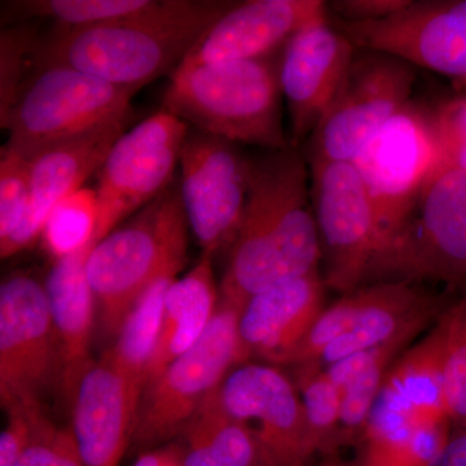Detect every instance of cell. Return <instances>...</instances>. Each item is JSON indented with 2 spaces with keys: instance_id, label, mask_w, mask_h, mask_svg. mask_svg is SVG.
<instances>
[{
  "instance_id": "2e32d148",
  "label": "cell",
  "mask_w": 466,
  "mask_h": 466,
  "mask_svg": "<svg viewBox=\"0 0 466 466\" xmlns=\"http://www.w3.org/2000/svg\"><path fill=\"white\" fill-rule=\"evenodd\" d=\"M329 20L355 47L394 55L466 90V0H410L392 16L368 23Z\"/></svg>"
},
{
  "instance_id": "44dd1931",
  "label": "cell",
  "mask_w": 466,
  "mask_h": 466,
  "mask_svg": "<svg viewBox=\"0 0 466 466\" xmlns=\"http://www.w3.org/2000/svg\"><path fill=\"white\" fill-rule=\"evenodd\" d=\"M130 118L119 119L46 150L30 161V202L25 219L17 232L5 244L0 245V257L7 259L29 249L42 236L46 220L58 202L84 188V184L101 165L126 133Z\"/></svg>"
},
{
  "instance_id": "d590c367",
  "label": "cell",
  "mask_w": 466,
  "mask_h": 466,
  "mask_svg": "<svg viewBox=\"0 0 466 466\" xmlns=\"http://www.w3.org/2000/svg\"><path fill=\"white\" fill-rule=\"evenodd\" d=\"M410 0H336L328 3L330 16L346 23L382 20L410 5Z\"/></svg>"
},
{
  "instance_id": "f35d334b",
  "label": "cell",
  "mask_w": 466,
  "mask_h": 466,
  "mask_svg": "<svg viewBox=\"0 0 466 466\" xmlns=\"http://www.w3.org/2000/svg\"><path fill=\"white\" fill-rule=\"evenodd\" d=\"M134 466H183L182 446L167 444L144 453Z\"/></svg>"
},
{
  "instance_id": "603a6c76",
  "label": "cell",
  "mask_w": 466,
  "mask_h": 466,
  "mask_svg": "<svg viewBox=\"0 0 466 466\" xmlns=\"http://www.w3.org/2000/svg\"><path fill=\"white\" fill-rule=\"evenodd\" d=\"M95 245L54 260L45 288L60 357L61 379L67 397L91 363L90 341L96 300L87 278L88 256Z\"/></svg>"
},
{
  "instance_id": "7a4b0ae2",
  "label": "cell",
  "mask_w": 466,
  "mask_h": 466,
  "mask_svg": "<svg viewBox=\"0 0 466 466\" xmlns=\"http://www.w3.org/2000/svg\"><path fill=\"white\" fill-rule=\"evenodd\" d=\"M235 2L156 0L146 11L85 27L55 26L38 36L33 73L67 66L137 92L173 75L198 39Z\"/></svg>"
},
{
  "instance_id": "30bf717a",
  "label": "cell",
  "mask_w": 466,
  "mask_h": 466,
  "mask_svg": "<svg viewBox=\"0 0 466 466\" xmlns=\"http://www.w3.org/2000/svg\"><path fill=\"white\" fill-rule=\"evenodd\" d=\"M189 126L161 109L126 131L99 170L95 245L167 191Z\"/></svg>"
},
{
  "instance_id": "6da1fadb",
  "label": "cell",
  "mask_w": 466,
  "mask_h": 466,
  "mask_svg": "<svg viewBox=\"0 0 466 466\" xmlns=\"http://www.w3.org/2000/svg\"><path fill=\"white\" fill-rule=\"evenodd\" d=\"M228 257L219 299L241 309L276 284L319 272L323 251L299 147L250 158L247 205Z\"/></svg>"
},
{
  "instance_id": "ac0fdd59",
  "label": "cell",
  "mask_w": 466,
  "mask_h": 466,
  "mask_svg": "<svg viewBox=\"0 0 466 466\" xmlns=\"http://www.w3.org/2000/svg\"><path fill=\"white\" fill-rule=\"evenodd\" d=\"M143 388L106 352L92 360L70 394L76 450L84 466H118L131 443Z\"/></svg>"
},
{
  "instance_id": "83f0119b",
  "label": "cell",
  "mask_w": 466,
  "mask_h": 466,
  "mask_svg": "<svg viewBox=\"0 0 466 466\" xmlns=\"http://www.w3.org/2000/svg\"><path fill=\"white\" fill-rule=\"evenodd\" d=\"M97 225L96 191L81 188L52 208L41 240L52 259L66 258L95 245Z\"/></svg>"
},
{
  "instance_id": "484cf974",
  "label": "cell",
  "mask_w": 466,
  "mask_h": 466,
  "mask_svg": "<svg viewBox=\"0 0 466 466\" xmlns=\"http://www.w3.org/2000/svg\"><path fill=\"white\" fill-rule=\"evenodd\" d=\"M156 0H24L8 2L3 17L11 21L48 18L54 26L85 27L146 11Z\"/></svg>"
},
{
  "instance_id": "5b68a950",
  "label": "cell",
  "mask_w": 466,
  "mask_h": 466,
  "mask_svg": "<svg viewBox=\"0 0 466 466\" xmlns=\"http://www.w3.org/2000/svg\"><path fill=\"white\" fill-rule=\"evenodd\" d=\"M466 284V171H435L403 225L368 265L363 285Z\"/></svg>"
},
{
  "instance_id": "ba28073f",
  "label": "cell",
  "mask_w": 466,
  "mask_h": 466,
  "mask_svg": "<svg viewBox=\"0 0 466 466\" xmlns=\"http://www.w3.org/2000/svg\"><path fill=\"white\" fill-rule=\"evenodd\" d=\"M416 66L358 48L336 96L306 142L308 162H352L380 128L410 103Z\"/></svg>"
},
{
  "instance_id": "cb8c5ba5",
  "label": "cell",
  "mask_w": 466,
  "mask_h": 466,
  "mask_svg": "<svg viewBox=\"0 0 466 466\" xmlns=\"http://www.w3.org/2000/svg\"><path fill=\"white\" fill-rule=\"evenodd\" d=\"M211 259L213 257L202 254L198 265L168 288L161 330L150 360L147 383L155 380L171 361L193 348L216 314L219 290L214 281Z\"/></svg>"
},
{
  "instance_id": "836d02e7",
  "label": "cell",
  "mask_w": 466,
  "mask_h": 466,
  "mask_svg": "<svg viewBox=\"0 0 466 466\" xmlns=\"http://www.w3.org/2000/svg\"><path fill=\"white\" fill-rule=\"evenodd\" d=\"M433 121L441 165L466 171V96L441 101Z\"/></svg>"
},
{
  "instance_id": "f1b7e54d",
  "label": "cell",
  "mask_w": 466,
  "mask_h": 466,
  "mask_svg": "<svg viewBox=\"0 0 466 466\" xmlns=\"http://www.w3.org/2000/svg\"><path fill=\"white\" fill-rule=\"evenodd\" d=\"M294 383L299 389L318 452L325 455L336 452L341 447V389L329 379L323 368L315 364L297 366Z\"/></svg>"
},
{
  "instance_id": "d6a6232c",
  "label": "cell",
  "mask_w": 466,
  "mask_h": 466,
  "mask_svg": "<svg viewBox=\"0 0 466 466\" xmlns=\"http://www.w3.org/2000/svg\"><path fill=\"white\" fill-rule=\"evenodd\" d=\"M12 466H84L72 429L43 420L25 452Z\"/></svg>"
},
{
  "instance_id": "4dcf8cb0",
  "label": "cell",
  "mask_w": 466,
  "mask_h": 466,
  "mask_svg": "<svg viewBox=\"0 0 466 466\" xmlns=\"http://www.w3.org/2000/svg\"><path fill=\"white\" fill-rule=\"evenodd\" d=\"M38 34L33 26L3 27L0 36V124H7L8 116L20 97L33 67L32 57Z\"/></svg>"
},
{
  "instance_id": "f546056e",
  "label": "cell",
  "mask_w": 466,
  "mask_h": 466,
  "mask_svg": "<svg viewBox=\"0 0 466 466\" xmlns=\"http://www.w3.org/2000/svg\"><path fill=\"white\" fill-rule=\"evenodd\" d=\"M441 318L446 325L444 401L451 424L459 431L466 429V291Z\"/></svg>"
},
{
  "instance_id": "74e56055",
  "label": "cell",
  "mask_w": 466,
  "mask_h": 466,
  "mask_svg": "<svg viewBox=\"0 0 466 466\" xmlns=\"http://www.w3.org/2000/svg\"><path fill=\"white\" fill-rule=\"evenodd\" d=\"M426 466H466V429L451 434L441 452Z\"/></svg>"
},
{
  "instance_id": "7c38bea8",
  "label": "cell",
  "mask_w": 466,
  "mask_h": 466,
  "mask_svg": "<svg viewBox=\"0 0 466 466\" xmlns=\"http://www.w3.org/2000/svg\"><path fill=\"white\" fill-rule=\"evenodd\" d=\"M309 167L324 283L345 296L363 285L368 265L379 249L375 210L351 162H309Z\"/></svg>"
},
{
  "instance_id": "4316f807",
  "label": "cell",
  "mask_w": 466,
  "mask_h": 466,
  "mask_svg": "<svg viewBox=\"0 0 466 466\" xmlns=\"http://www.w3.org/2000/svg\"><path fill=\"white\" fill-rule=\"evenodd\" d=\"M217 390L208 395L187 426L201 435L223 465L263 466L256 437L247 425L227 412Z\"/></svg>"
},
{
  "instance_id": "277c9868",
  "label": "cell",
  "mask_w": 466,
  "mask_h": 466,
  "mask_svg": "<svg viewBox=\"0 0 466 466\" xmlns=\"http://www.w3.org/2000/svg\"><path fill=\"white\" fill-rule=\"evenodd\" d=\"M188 228L179 187L170 186L92 248L86 269L106 337L118 336L152 285L182 271Z\"/></svg>"
},
{
  "instance_id": "ab89813d",
  "label": "cell",
  "mask_w": 466,
  "mask_h": 466,
  "mask_svg": "<svg viewBox=\"0 0 466 466\" xmlns=\"http://www.w3.org/2000/svg\"><path fill=\"white\" fill-rule=\"evenodd\" d=\"M320 466H368L366 462L361 460V461L357 462H346V461H328L325 464Z\"/></svg>"
},
{
  "instance_id": "4fadbf2b",
  "label": "cell",
  "mask_w": 466,
  "mask_h": 466,
  "mask_svg": "<svg viewBox=\"0 0 466 466\" xmlns=\"http://www.w3.org/2000/svg\"><path fill=\"white\" fill-rule=\"evenodd\" d=\"M441 314L424 339L404 351L389 370L363 438L368 458H400L417 429L450 421L444 401L446 325Z\"/></svg>"
},
{
  "instance_id": "8d00e7d4",
  "label": "cell",
  "mask_w": 466,
  "mask_h": 466,
  "mask_svg": "<svg viewBox=\"0 0 466 466\" xmlns=\"http://www.w3.org/2000/svg\"><path fill=\"white\" fill-rule=\"evenodd\" d=\"M182 464L183 466H225L208 449L198 431L187 426L183 433Z\"/></svg>"
},
{
  "instance_id": "8992f818",
  "label": "cell",
  "mask_w": 466,
  "mask_h": 466,
  "mask_svg": "<svg viewBox=\"0 0 466 466\" xmlns=\"http://www.w3.org/2000/svg\"><path fill=\"white\" fill-rule=\"evenodd\" d=\"M137 92L67 66L35 70L7 124L5 148L32 161L46 150L130 118Z\"/></svg>"
},
{
  "instance_id": "d6986e66",
  "label": "cell",
  "mask_w": 466,
  "mask_h": 466,
  "mask_svg": "<svg viewBox=\"0 0 466 466\" xmlns=\"http://www.w3.org/2000/svg\"><path fill=\"white\" fill-rule=\"evenodd\" d=\"M328 15L320 0L235 2L177 67L272 56L306 24Z\"/></svg>"
},
{
  "instance_id": "5bb4252c",
  "label": "cell",
  "mask_w": 466,
  "mask_h": 466,
  "mask_svg": "<svg viewBox=\"0 0 466 466\" xmlns=\"http://www.w3.org/2000/svg\"><path fill=\"white\" fill-rule=\"evenodd\" d=\"M179 164L180 198L202 254L214 257L228 250L247 205L250 158L238 144L193 130L187 135Z\"/></svg>"
},
{
  "instance_id": "9a60e30c",
  "label": "cell",
  "mask_w": 466,
  "mask_h": 466,
  "mask_svg": "<svg viewBox=\"0 0 466 466\" xmlns=\"http://www.w3.org/2000/svg\"><path fill=\"white\" fill-rule=\"evenodd\" d=\"M217 392L256 437L263 466H306L318 452L299 389L278 367L248 361L233 368Z\"/></svg>"
},
{
  "instance_id": "52a82bcc",
  "label": "cell",
  "mask_w": 466,
  "mask_h": 466,
  "mask_svg": "<svg viewBox=\"0 0 466 466\" xmlns=\"http://www.w3.org/2000/svg\"><path fill=\"white\" fill-rule=\"evenodd\" d=\"M240 309L219 299L216 314L198 342L144 388L131 443L155 450L180 437L211 392L233 368L241 366Z\"/></svg>"
},
{
  "instance_id": "7402d4cb",
  "label": "cell",
  "mask_w": 466,
  "mask_h": 466,
  "mask_svg": "<svg viewBox=\"0 0 466 466\" xmlns=\"http://www.w3.org/2000/svg\"><path fill=\"white\" fill-rule=\"evenodd\" d=\"M354 293L358 305L354 325L325 350L318 367L379 348L410 330L425 329L447 309L444 296L404 281L361 285Z\"/></svg>"
},
{
  "instance_id": "8fae6325",
  "label": "cell",
  "mask_w": 466,
  "mask_h": 466,
  "mask_svg": "<svg viewBox=\"0 0 466 466\" xmlns=\"http://www.w3.org/2000/svg\"><path fill=\"white\" fill-rule=\"evenodd\" d=\"M61 367L45 283L15 271L0 285V401L3 410L43 406Z\"/></svg>"
},
{
  "instance_id": "d4e9b609",
  "label": "cell",
  "mask_w": 466,
  "mask_h": 466,
  "mask_svg": "<svg viewBox=\"0 0 466 466\" xmlns=\"http://www.w3.org/2000/svg\"><path fill=\"white\" fill-rule=\"evenodd\" d=\"M175 280L177 278L162 279L143 294L126 317L115 346L106 351L118 370L143 390L161 330L165 297Z\"/></svg>"
},
{
  "instance_id": "ffe728a7",
  "label": "cell",
  "mask_w": 466,
  "mask_h": 466,
  "mask_svg": "<svg viewBox=\"0 0 466 466\" xmlns=\"http://www.w3.org/2000/svg\"><path fill=\"white\" fill-rule=\"evenodd\" d=\"M323 276L319 272L290 279L248 300L238 318L242 364L250 359L288 366L324 308Z\"/></svg>"
},
{
  "instance_id": "9c48e42d",
  "label": "cell",
  "mask_w": 466,
  "mask_h": 466,
  "mask_svg": "<svg viewBox=\"0 0 466 466\" xmlns=\"http://www.w3.org/2000/svg\"><path fill=\"white\" fill-rule=\"evenodd\" d=\"M351 164L372 202L380 248L403 225L441 167L433 109L410 100L377 131Z\"/></svg>"
},
{
  "instance_id": "3957f363",
  "label": "cell",
  "mask_w": 466,
  "mask_h": 466,
  "mask_svg": "<svg viewBox=\"0 0 466 466\" xmlns=\"http://www.w3.org/2000/svg\"><path fill=\"white\" fill-rule=\"evenodd\" d=\"M279 58L177 67L162 109L195 130L267 150L290 146L281 118Z\"/></svg>"
},
{
  "instance_id": "e575fe53",
  "label": "cell",
  "mask_w": 466,
  "mask_h": 466,
  "mask_svg": "<svg viewBox=\"0 0 466 466\" xmlns=\"http://www.w3.org/2000/svg\"><path fill=\"white\" fill-rule=\"evenodd\" d=\"M7 422L0 435V466H12L32 443L43 420V406H23L5 410Z\"/></svg>"
},
{
  "instance_id": "1f68e13d",
  "label": "cell",
  "mask_w": 466,
  "mask_h": 466,
  "mask_svg": "<svg viewBox=\"0 0 466 466\" xmlns=\"http://www.w3.org/2000/svg\"><path fill=\"white\" fill-rule=\"evenodd\" d=\"M30 202V161L3 147L0 157V245L17 232Z\"/></svg>"
},
{
  "instance_id": "e0dca14e",
  "label": "cell",
  "mask_w": 466,
  "mask_h": 466,
  "mask_svg": "<svg viewBox=\"0 0 466 466\" xmlns=\"http://www.w3.org/2000/svg\"><path fill=\"white\" fill-rule=\"evenodd\" d=\"M357 47L329 14L300 27L281 48L279 81L289 110L291 146L308 142L341 86Z\"/></svg>"
}]
</instances>
